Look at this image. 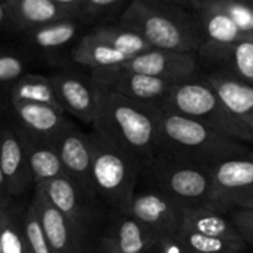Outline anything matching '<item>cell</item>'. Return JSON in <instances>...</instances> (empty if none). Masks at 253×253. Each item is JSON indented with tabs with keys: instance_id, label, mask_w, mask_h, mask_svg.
Returning <instances> with one entry per match:
<instances>
[{
	"instance_id": "6da1fadb",
	"label": "cell",
	"mask_w": 253,
	"mask_h": 253,
	"mask_svg": "<svg viewBox=\"0 0 253 253\" xmlns=\"http://www.w3.org/2000/svg\"><path fill=\"white\" fill-rule=\"evenodd\" d=\"M98 94L93 130L137 161L143 169L157 157L161 110L105 89L98 88Z\"/></svg>"
},
{
	"instance_id": "7a4b0ae2",
	"label": "cell",
	"mask_w": 253,
	"mask_h": 253,
	"mask_svg": "<svg viewBox=\"0 0 253 253\" xmlns=\"http://www.w3.org/2000/svg\"><path fill=\"white\" fill-rule=\"evenodd\" d=\"M250 152L246 143L226 137L179 114L161 110L157 157L214 167L217 163Z\"/></svg>"
},
{
	"instance_id": "3957f363",
	"label": "cell",
	"mask_w": 253,
	"mask_h": 253,
	"mask_svg": "<svg viewBox=\"0 0 253 253\" xmlns=\"http://www.w3.org/2000/svg\"><path fill=\"white\" fill-rule=\"evenodd\" d=\"M118 22L137 31L152 48L197 53L203 44L195 15L184 1L133 0Z\"/></svg>"
},
{
	"instance_id": "277c9868",
	"label": "cell",
	"mask_w": 253,
	"mask_h": 253,
	"mask_svg": "<svg viewBox=\"0 0 253 253\" xmlns=\"http://www.w3.org/2000/svg\"><path fill=\"white\" fill-rule=\"evenodd\" d=\"M91 142V184L109 212H126L137 189L142 167L95 130Z\"/></svg>"
},
{
	"instance_id": "5b68a950",
	"label": "cell",
	"mask_w": 253,
	"mask_h": 253,
	"mask_svg": "<svg viewBox=\"0 0 253 253\" xmlns=\"http://www.w3.org/2000/svg\"><path fill=\"white\" fill-rule=\"evenodd\" d=\"M148 188L162 193L184 210L214 209L211 167L156 157L141 173Z\"/></svg>"
},
{
	"instance_id": "8992f818",
	"label": "cell",
	"mask_w": 253,
	"mask_h": 253,
	"mask_svg": "<svg viewBox=\"0 0 253 253\" xmlns=\"http://www.w3.org/2000/svg\"><path fill=\"white\" fill-rule=\"evenodd\" d=\"M163 110L198 121L232 140L253 142V131L230 113L219 94L200 76L174 84Z\"/></svg>"
},
{
	"instance_id": "52a82bcc",
	"label": "cell",
	"mask_w": 253,
	"mask_h": 253,
	"mask_svg": "<svg viewBox=\"0 0 253 253\" xmlns=\"http://www.w3.org/2000/svg\"><path fill=\"white\" fill-rule=\"evenodd\" d=\"M35 189L86 236L101 224L108 210L94 193L66 174L37 185Z\"/></svg>"
},
{
	"instance_id": "ba28073f",
	"label": "cell",
	"mask_w": 253,
	"mask_h": 253,
	"mask_svg": "<svg viewBox=\"0 0 253 253\" xmlns=\"http://www.w3.org/2000/svg\"><path fill=\"white\" fill-rule=\"evenodd\" d=\"M214 209L220 214L253 208V152L211 167Z\"/></svg>"
},
{
	"instance_id": "9c48e42d",
	"label": "cell",
	"mask_w": 253,
	"mask_h": 253,
	"mask_svg": "<svg viewBox=\"0 0 253 253\" xmlns=\"http://www.w3.org/2000/svg\"><path fill=\"white\" fill-rule=\"evenodd\" d=\"M86 32L88 30L77 20H63L22 32L19 37L34 58H41L64 69L68 68V63H73L72 52Z\"/></svg>"
},
{
	"instance_id": "30bf717a",
	"label": "cell",
	"mask_w": 253,
	"mask_h": 253,
	"mask_svg": "<svg viewBox=\"0 0 253 253\" xmlns=\"http://www.w3.org/2000/svg\"><path fill=\"white\" fill-rule=\"evenodd\" d=\"M90 77L98 88L114 91L121 96L163 110L173 84L162 79L128 71L124 66L91 71Z\"/></svg>"
},
{
	"instance_id": "8fae6325",
	"label": "cell",
	"mask_w": 253,
	"mask_h": 253,
	"mask_svg": "<svg viewBox=\"0 0 253 253\" xmlns=\"http://www.w3.org/2000/svg\"><path fill=\"white\" fill-rule=\"evenodd\" d=\"M126 212L161 239L177 236L184 221L185 210L162 193L147 187L141 192L136 189Z\"/></svg>"
},
{
	"instance_id": "7c38bea8",
	"label": "cell",
	"mask_w": 253,
	"mask_h": 253,
	"mask_svg": "<svg viewBox=\"0 0 253 253\" xmlns=\"http://www.w3.org/2000/svg\"><path fill=\"white\" fill-rule=\"evenodd\" d=\"M49 79L64 113L93 127L98 114L99 94L90 73L85 76L82 72L64 68L49 76Z\"/></svg>"
},
{
	"instance_id": "4fadbf2b",
	"label": "cell",
	"mask_w": 253,
	"mask_h": 253,
	"mask_svg": "<svg viewBox=\"0 0 253 253\" xmlns=\"http://www.w3.org/2000/svg\"><path fill=\"white\" fill-rule=\"evenodd\" d=\"M123 66L128 71L162 79L173 85L199 77L197 53L152 48L133 57Z\"/></svg>"
},
{
	"instance_id": "5bb4252c",
	"label": "cell",
	"mask_w": 253,
	"mask_h": 253,
	"mask_svg": "<svg viewBox=\"0 0 253 253\" xmlns=\"http://www.w3.org/2000/svg\"><path fill=\"white\" fill-rule=\"evenodd\" d=\"M197 57L205 74H225L253 86V40L230 44L204 43Z\"/></svg>"
},
{
	"instance_id": "9a60e30c",
	"label": "cell",
	"mask_w": 253,
	"mask_h": 253,
	"mask_svg": "<svg viewBox=\"0 0 253 253\" xmlns=\"http://www.w3.org/2000/svg\"><path fill=\"white\" fill-rule=\"evenodd\" d=\"M42 231L54 253H86L88 236L53 207L42 193L35 189L31 202Z\"/></svg>"
},
{
	"instance_id": "2e32d148",
	"label": "cell",
	"mask_w": 253,
	"mask_h": 253,
	"mask_svg": "<svg viewBox=\"0 0 253 253\" xmlns=\"http://www.w3.org/2000/svg\"><path fill=\"white\" fill-rule=\"evenodd\" d=\"M0 114L17 131L47 143H52L69 121L63 110L40 104H10Z\"/></svg>"
},
{
	"instance_id": "e0dca14e",
	"label": "cell",
	"mask_w": 253,
	"mask_h": 253,
	"mask_svg": "<svg viewBox=\"0 0 253 253\" xmlns=\"http://www.w3.org/2000/svg\"><path fill=\"white\" fill-rule=\"evenodd\" d=\"M57 151L66 175L94 193L91 184V142L89 133L68 121L51 143ZM95 194V193H94Z\"/></svg>"
},
{
	"instance_id": "ac0fdd59",
	"label": "cell",
	"mask_w": 253,
	"mask_h": 253,
	"mask_svg": "<svg viewBox=\"0 0 253 253\" xmlns=\"http://www.w3.org/2000/svg\"><path fill=\"white\" fill-rule=\"evenodd\" d=\"M19 35L63 20H76L81 0H5Z\"/></svg>"
},
{
	"instance_id": "d6986e66",
	"label": "cell",
	"mask_w": 253,
	"mask_h": 253,
	"mask_svg": "<svg viewBox=\"0 0 253 253\" xmlns=\"http://www.w3.org/2000/svg\"><path fill=\"white\" fill-rule=\"evenodd\" d=\"M158 240L127 212H110L99 247L111 253H147Z\"/></svg>"
},
{
	"instance_id": "ffe728a7",
	"label": "cell",
	"mask_w": 253,
	"mask_h": 253,
	"mask_svg": "<svg viewBox=\"0 0 253 253\" xmlns=\"http://www.w3.org/2000/svg\"><path fill=\"white\" fill-rule=\"evenodd\" d=\"M0 167L10 197H20L32 183L24 143L14 126L0 114Z\"/></svg>"
},
{
	"instance_id": "44dd1931",
	"label": "cell",
	"mask_w": 253,
	"mask_h": 253,
	"mask_svg": "<svg viewBox=\"0 0 253 253\" xmlns=\"http://www.w3.org/2000/svg\"><path fill=\"white\" fill-rule=\"evenodd\" d=\"M184 4L195 15L203 44H230L253 40V34L242 31L227 15L212 7L208 0H190Z\"/></svg>"
},
{
	"instance_id": "7402d4cb",
	"label": "cell",
	"mask_w": 253,
	"mask_h": 253,
	"mask_svg": "<svg viewBox=\"0 0 253 253\" xmlns=\"http://www.w3.org/2000/svg\"><path fill=\"white\" fill-rule=\"evenodd\" d=\"M203 78L219 94L230 113L253 131V86L220 73H208Z\"/></svg>"
},
{
	"instance_id": "603a6c76",
	"label": "cell",
	"mask_w": 253,
	"mask_h": 253,
	"mask_svg": "<svg viewBox=\"0 0 253 253\" xmlns=\"http://www.w3.org/2000/svg\"><path fill=\"white\" fill-rule=\"evenodd\" d=\"M16 132L19 133L24 143L27 163L35 187L66 174L58 153L51 143L37 141L17 130Z\"/></svg>"
},
{
	"instance_id": "cb8c5ba5",
	"label": "cell",
	"mask_w": 253,
	"mask_h": 253,
	"mask_svg": "<svg viewBox=\"0 0 253 253\" xmlns=\"http://www.w3.org/2000/svg\"><path fill=\"white\" fill-rule=\"evenodd\" d=\"M130 57L113 48L109 44L86 32L72 52V62L79 67H85L89 71L115 68L130 61Z\"/></svg>"
},
{
	"instance_id": "d4e9b609",
	"label": "cell",
	"mask_w": 253,
	"mask_h": 253,
	"mask_svg": "<svg viewBox=\"0 0 253 253\" xmlns=\"http://www.w3.org/2000/svg\"><path fill=\"white\" fill-rule=\"evenodd\" d=\"M182 226L205 236L236 242V244H246L231 219H226L225 214H220L215 210H185Z\"/></svg>"
},
{
	"instance_id": "484cf974",
	"label": "cell",
	"mask_w": 253,
	"mask_h": 253,
	"mask_svg": "<svg viewBox=\"0 0 253 253\" xmlns=\"http://www.w3.org/2000/svg\"><path fill=\"white\" fill-rule=\"evenodd\" d=\"M19 103L40 104V105L52 106V108L63 110L57 99L56 91H54L53 84H52L49 77L31 73V72L21 77L10 90L7 106L10 104Z\"/></svg>"
},
{
	"instance_id": "4316f807",
	"label": "cell",
	"mask_w": 253,
	"mask_h": 253,
	"mask_svg": "<svg viewBox=\"0 0 253 253\" xmlns=\"http://www.w3.org/2000/svg\"><path fill=\"white\" fill-rule=\"evenodd\" d=\"M34 56L26 49L0 46V111L9 104V94L14 84L30 73Z\"/></svg>"
},
{
	"instance_id": "83f0119b",
	"label": "cell",
	"mask_w": 253,
	"mask_h": 253,
	"mask_svg": "<svg viewBox=\"0 0 253 253\" xmlns=\"http://www.w3.org/2000/svg\"><path fill=\"white\" fill-rule=\"evenodd\" d=\"M89 32L104 43L123 52L130 58L152 49V46L137 31L119 22L95 27Z\"/></svg>"
},
{
	"instance_id": "f1b7e54d",
	"label": "cell",
	"mask_w": 253,
	"mask_h": 253,
	"mask_svg": "<svg viewBox=\"0 0 253 253\" xmlns=\"http://www.w3.org/2000/svg\"><path fill=\"white\" fill-rule=\"evenodd\" d=\"M131 1L127 0H81L76 20L88 31L120 20Z\"/></svg>"
},
{
	"instance_id": "f546056e",
	"label": "cell",
	"mask_w": 253,
	"mask_h": 253,
	"mask_svg": "<svg viewBox=\"0 0 253 253\" xmlns=\"http://www.w3.org/2000/svg\"><path fill=\"white\" fill-rule=\"evenodd\" d=\"M175 237L190 253H241L247 246L246 244L205 236L184 226H182Z\"/></svg>"
},
{
	"instance_id": "4dcf8cb0",
	"label": "cell",
	"mask_w": 253,
	"mask_h": 253,
	"mask_svg": "<svg viewBox=\"0 0 253 253\" xmlns=\"http://www.w3.org/2000/svg\"><path fill=\"white\" fill-rule=\"evenodd\" d=\"M22 227H24L25 240H26L27 247L31 253H54L49 247L43 231H42L41 224H40L39 216L30 204L22 215Z\"/></svg>"
},
{
	"instance_id": "1f68e13d",
	"label": "cell",
	"mask_w": 253,
	"mask_h": 253,
	"mask_svg": "<svg viewBox=\"0 0 253 253\" xmlns=\"http://www.w3.org/2000/svg\"><path fill=\"white\" fill-rule=\"evenodd\" d=\"M215 9L230 17L242 31L253 34V6L250 1L236 0H208Z\"/></svg>"
},
{
	"instance_id": "d6a6232c",
	"label": "cell",
	"mask_w": 253,
	"mask_h": 253,
	"mask_svg": "<svg viewBox=\"0 0 253 253\" xmlns=\"http://www.w3.org/2000/svg\"><path fill=\"white\" fill-rule=\"evenodd\" d=\"M2 250L4 253H24L26 250L22 217L17 219L11 212L10 208L2 232Z\"/></svg>"
},
{
	"instance_id": "836d02e7",
	"label": "cell",
	"mask_w": 253,
	"mask_h": 253,
	"mask_svg": "<svg viewBox=\"0 0 253 253\" xmlns=\"http://www.w3.org/2000/svg\"><path fill=\"white\" fill-rule=\"evenodd\" d=\"M231 221L246 245L253 246V208L235 211L231 216Z\"/></svg>"
},
{
	"instance_id": "e575fe53",
	"label": "cell",
	"mask_w": 253,
	"mask_h": 253,
	"mask_svg": "<svg viewBox=\"0 0 253 253\" xmlns=\"http://www.w3.org/2000/svg\"><path fill=\"white\" fill-rule=\"evenodd\" d=\"M150 252L152 253H190L175 236L161 237Z\"/></svg>"
},
{
	"instance_id": "d590c367",
	"label": "cell",
	"mask_w": 253,
	"mask_h": 253,
	"mask_svg": "<svg viewBox=\"0 0 253 253\" xmlns=\"http://www.w3.org/2000/svg\"><path fill=\"white\" fill-rule=\"evenodd\" d=\"M0 32L19 35V31H17L16 26H15L9 11H7L5 0L4 1H0Z\"/></svg>"
},
{
	"instance_id": "8d00e7d4",
	"label": "cell",
	"mask_w": 253,
	"mask_h": 253,
	"mask_svg": "<svg viewBox=\"0 0 253 253\" xmlns=\"http://www.w3.org/2000/svg\"><path fill=\"white\" fill-rule=\"evenodd\" d=\"M10 200H11V197L9 194L6 182H5L4 174H2L1 167H0V202L5 203V204H10Z\"/></svg>"
},
{
	"instance_id": "74e56055",
	"label": "cell",
	"mask_w": 253,
	"mask_h": 253,
	"mask_svg": "<svg viewBox=\"0 0 253 253\" xmlns=\"http://www.w3.org/2000/svg\"><path fill=\"white\" fill-rule=\"evenodd\" d=\"M9 208H5V209L0 210V253H4V250H2V232H4V227H5V222H6Z\"/></svg>"
},
{
	"instance_id": "f35d334b",
	"label": "cell",
	"mask_w": 253,
	"mask_h": 253,
	"mask_svg": "<svg viewBox=\"0 0 253 253\" xmlns=\"http://www.w3.org/2000/svg\"><path fill=\"white\" fill-rule=\"evenodd\" d=\"M99 250H100V253H111V252L106 251V250H103V249H100V247H99Z\"/></svg>"
},
{
	"instance_id": "ab89813d",
	"label": "cell",
	"mask_w": 253,
	"mask_h": 253,
	"mask_svg": "<svg viewBox=\"0 0 253 253\" xmlns=\"http://www.w3.org/2000/svg\"><path fill=\"white\" fill-rule=\"evenodd\" d=\"M24 253H31V252H30L29 247H27V244H26V250H25V252H24Z\"/></svg>"
},
{
	"instance_id": "60d3db41",
	"label": "cell",
	"mask_w": 253,
	"mask_h": 253,
	"mask_svg": "<svg viewBox=\"0 0 253 253\" xmlns=\"http://www.w3.org/2000/svg\"><path fill=\"white\" fill-rule=\"evenodd\" d=\"M250 4H251L252 6H253V0H250Z\"/></svg>"
},
{
	"instance_id": "b9f144b4",
	"label": "cell",
	"mask_w": 253,
	"mask_h": 253,
	"mask_svg": "<svg viewBox=\"0 0 253 253\" xmlns=\"http://www.w3.org/2000/svg\"><path fill=\"white\" fill-rule=\"evenodd\" d=\"M0 203H1V202H0ZM4 204H5V203H4ZM9 205H10V204H9Z\"/></svg>"
}]
</instances>
